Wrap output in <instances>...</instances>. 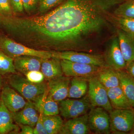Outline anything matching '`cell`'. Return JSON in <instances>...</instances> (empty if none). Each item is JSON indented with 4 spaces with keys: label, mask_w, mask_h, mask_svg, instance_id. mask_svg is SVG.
I'll list each match as a JSON object with an SVG mask.
<instances>
[{
    "label": "cell",
    "mask_w": 134,
    "mask_h": 134,
    "mask_svg": "<svg viewBox=\"0 0 134 134\" xmlns=\"http://www.w3.org/2000/svg\"><path fill=\"white\" fill-rule=\"evenodd\" d=\"M8 84L28 102L33 103L39 109L48 93L47 83H34L25 76L11 74L8 78Z\"/></svg>",
    "instance_id": "obj_1"
},
{
    "label": "cell",
    "mask_w": 134,
    "mask_h": 134,
    "mask_svg": "<svg viewBox=\"0 0 134 134\" xmlns=\"http://www.w3.org/2000/svg\"><path fill=\"white\" fill-rule=\"evenodd\" d=\"M0 49L14 59L23 55H31L43 59L52 57L51 52L33 49L2 34L0 35Z\"/></svg>",
    "instance_id": "obj_2"
},
{
    "label": "cell",
    "mask_w": 134,
    "mask_h": 134,
    "mask_svg": "<svg viewBox=\"0 0 134 134\" xmlns=\"http://www.w3.org/2000/svg\"><path fill=\"white\" fill-rule=\"evenodd\" d=\"M60 114L68 120L88 114L93 108L86 94L81 98H66L59 103Z\"/></svg>",
    "instance_id": "obj_3"
},
{
    "label": "cell",
    "mask_w": 134,
    "mask_h": 134,
    "mask_svg": "<svg viewBox=\"0 0 134 134\" xmlns=\"http://www.w3.org/2000/svg\"><path fill=\"white\" fill-rule=\"evenodd\" d=\"M111 133L130 132L134 124V109H113L110 112Z\"/></svg>",
    "instance_id": "obj_4"
},
{
    "label": "cell",
    "mask_w": 134,
    "mask_h": 134,
    "mask_svg": "<svg viewBox=\"0 0 134 134\" xmlns=\"http://www.w3.org/2000/svg\"><path fill=\"white\" fill-rule=\"evenodd\" d=\"M87 95L93 107H102L109 113L113 110L107 89L100 83L96 75L89 77Z\"/></svg>",
    "instance_id": "obj_5"
},
{
    "label": "cell",
    "mask_w": 134,
    "mask_h": 134,
    "mask_svg": "<svg viewBox=\"0 0 134 134\" xmlns=\"http://www.w3.org/2000/svg\"><path fill=\"white\" fill-rule=\"evenodd\" d=\"M90 132L95 134H109L110 130L109 112L100 107H94L88 113Z\"/></svg>",
    "instance_id": "obj_6"
},
{
    "label": "cell",
    "mask_w": 134,
    "mask_h": 134,
    "mask_svg": "<svg viewBox=\"0 0 134 134\" xmlns=\"http://www.w3.org/2000/svg\"><path fill=\"white\" fill-rule=\"evenodd\" d=\"M52 57L73 62L107 67L103 54H95L76 51L52 52Z\"/></svg>",
    "instance_id": "obj_7"
},
{
    "label": "cell",
    "mask_w": 134,
    "mask_h": 134,
    "mask_svg": "<svg viewBox=\"0 0 134 134\" xmlns=\"http://www.w3.org/2000/svg\"><path fill=\"white\" fill-rule=\"evenodd\" d=\"M103 54L107 67L115 70L125 69L126 62L120 48L117 35L108 42Z\"/></svg>",
    "instance_id": "obj_8"
},
{
    "label": "cell",
    "mask_w": 134,
    "mask_h": 134,
    "mask_svg": "<svg viewBox=\"0 0 134 134\" xmlns=\"http://www.w3.org/2000/svg\"><path fill=\"white\" fill-rule=\"evenodd\" d=\"M61 63L63 74L71 77H90L96 75L102 68H104L64 59L61 60Z\"/></svg>",
    "instance_id": "obj_9"
},
{
    "label": "cell",
    "mask_w": 134,
    "mask_h": 134,
    "mask_svg": "<svg viewBox=\"0 0 134 134\" xmlns=\"http://www.w3.org/2000/svg\"><path fill=\"white\" fill-rule=\"evenodd\" d=\"M1 100L11 112L15 113L26 105L27 101L8 84H4L1 92Z\"/></svg>",
    "instance_id": "obj_10"
},
{
    "label": "cell",
    "mask_w": 134,
    "mask_h": 134,
    "mask_svg": "<svg viewBox=\"0 0 134 134\" xmlns=\"http://www.w3.org/2000/svg\"><path fill=\"white\" fill-rule=\"evenodd\" d=\"M72 77L63 75L48 81V93L59 103L68 97Z\"/></svg>",
    "instance_id": "obj_11"
},
{
    "label": "cell",
    "mask_w": 134,
    "mask_h": 134,
    "mask_svg": "<svg viewBox=\"0 0 134 134\" xmlns=\"http://www.w3.org/2000/svg\"><path fill=\"white\" fill-rule=\"evenodd\" d=\"M88 113L67 120L63 122L59 134H88L90 133L88 125Z\"/></svg>",
    "instance_id": "obj_12"
},
{
    "label": "cell",
    "mask_w": 134,
    "mask_h": 134,
    "mask_svg": "<svg viewBox=\"0 0 134 134\" xmlns=\"http://www.w3.org/2000/svg\"><path fill=\"white\" fill-rule=\"evenodd\" d=\"M13 114L15 121L17 125H29L34 127L38 120L39 109L33 103L27 101L23 109Z\"/></svg>",
    "instance_id": "obj_13"
},
{
    "label": "cell",
    "mask_w": 134,
    "mask_h": 134,
    "mask_svg": "<svg viewBox=\"0 0 134 134\" xmlns=\"http://www.w3.org/2000/svg\"><path fill=\"white\" fill-rule=\"evenodd\" d=\"M43 58L31 56L23 55L14 59L16 70L23 75L31 71L40 70Z\"/></svg>",
    "instance_id": "obj_14"
},
{
    "label": "cell",
    "mask_w": 134,
    "mask_h": 134,
    "mask_svg": "<svg viewBox=\"0 0 134 134\" xmlns=\"http://www.w3.org/2000/svg\"><path fill=\"white\" fill-rule=\"evenodd\" d=\"M14 114L10 112L0 100V134L16 133L19 130L15 124Z\"/></svg>",
    "instance_id": "obj_15"
},
{
    "label": "cell",
    "mask_w": 134,
    "mask_h": 134,
    "mask_svg": "<svg viewBox=\"0 0 134 134\" xmlns=\"http://www.w3.org/2000/svg\"><path fill=\"white\" fill-rule=\"evenodd\" d=\"M120 48L126 62L134 60V36L117 29Z\"/></svg>",
    "instance_id": "obj_16"
},
{
    "label": "cell",
    "mask_w": 134,
    "mask_h": 134,
    "mask_svg": "<svg viewBox=\"0 0 134 134\" xmlns=\"http://www.w3.org/2000/svg\"><path fill=\"white\" fill-rule=\"evenodd\" d=\"M40 71L43 73L47 81L63 75L61 60L52 57L43 59Z\"/></svg>",
    "instance_id": "obj_17"
},
{
    "label": "cell",
    "mask_w": 134,
    "mask_h": 134,
    "mask_svg": "<svg viewBox=\"0 0 134 134\" xmlns=\"http://www.w3.org/2000/svg\"><path fill=\"white\" fill-rule=\"evenodd\" d=\"M120 81V86L134 108V78L125 69L116 70Z\"/></svg>",
    "instance_id": "obj_18"
},
{
    "label": "cell",
    "mask_w": 134,
    "mask_h": 134,
    "mask_svg": "<svg viewBox=\"0 0 134 134\" xmlns=\"http://www.w3.org/2000/svg\"><path fill=\"white\" fill-rule=\"evenodd\" d=\"M110 103L113 109H133L120 86L107 89Z\"/></svg>",
    "instance_id": "obj_19"
},
{
    "label": "cell",
    "mask_w": 134,
    "mask_h": 134,
    "mask_svg": "<svg viewBox=\"0 0 134 134\" xmlns=\"http://www.w3.org/2000/svg\"><path fill=\"white\" fill-rule=\"evenodd\" d=\"M89 77H72L70 84L68 98H80L86 95L88 90Z\"/></svg>",
    "instance_id": "obj_20"
},
{
    "label": "cell",
    "mask_w": 134,
    "mask_h": 134,
    "mask_svg": "<svg viewBox=\"0 0 134 134\" xmlns=\"http://www.w3.org/2000/svg\"><path fill=\"white\" fill-rule=\"evenodd\" d=\"M100 83L107 89L120 86L117 71L110 67L102 68L96 75Z\"/></svg>",
    "instance_id": "obj_21"
},
{
    "label": "cell",
    "mask_w": 134,
    "mask_h": 134,
    "mask_svg": "<svg viewBox=\"0 0 134 134\" xmlns=\"http://www.w3.org/2000/svg\"><path fill=\"white\" fill-rule=\"evenodd\" d=\"M110 18L112 23L117 29L134 36V18L117 16L110 12Z\"/></svg>",
    "instance_id": "obj_22"
},
{
    "label": "cell",
    "mask_w": 134,
    "mask_h": 134,
    "mask_svg": "<svg viewBox=\"0 0 134 134\" xmlns=\"http://www.w3.org/2000/svg\"><path fill=\"white\" fill-rule=\"evenodd\" d=\"M43 121L48 134H59L64 122L61 116L59 115H43Z\"/></svg>",
    "instance_id": "obj_23"
},
{
    "label": "cell",
    "mask_w": 134,
    "mask_h": 134,
    "mask_svg": "<svg viewBox=\"0 0 134 134\" xmlns=\"http://www.w3.org/2000/svg\"><path fill=\"white\" fill-rule=\"evenodd\" d=\"M14 59L10 58L0 49V75L3 76L16 74L14 65Z\"/></svg>",
    "instance_id": "obj_24"
},
{
    "label": "cell",
    "mask_w": 134,
    "mask_h": 134,
    "mask_svg": "<svg viewBox=\"0 0 134 134\" xmlns=\"http://www.w3.org/2000/svg\"><path fill=\"white\" fill-rule=\"evenodd\" d=\"M113 13L117 16L134 18V0H125L114 9Z\"/></svg>",
    "instance_id": "obj_25"
},
{
    "label": "cell",
    "mask_w": 134,
    "mask_h": 134,
    "mask_svg": "<svg viewBox=\"0 0 134 134\" xmlns=\"http://www.w3.org/2000/svg\"><path fill=\"white\" fill-rule=\"evenodd\" d=\"M44 115H55L60 114L59 103L55 101L49 93H47L42 104Z\"/></svg>",
    "instance_id": "obj_26"
},
{
    "label": "cell",
    "mask_w": 134,
    "mask_h": 134,
    "mask_svg": "<svg viewBox=\"0 0 134 134\" xmlns=\"http://www.w3.org/2000/svg\"><path fill=\"white\" fill-rule=\"evenodd\" d=\"M65 0H43L39 8L40 14H43L48 12L56 6H58Z\"/></svg>",
    "instance_id": "obj_27"
},
{
    "label": "cell",
    "mask_w": 134,
    "mask_h": 134,
    "mask_svg": "<svg viewBox=\"0 0 134 134\" xmlns=\"http://www.w3.org/2000/svg\"><path fill=\"white\" fill-rule=\"evenodd\" d=\"M24 75L28 81L33 83H41L45 80L44 75L40 70L31 71Z\"/></svg>",
    "instance_id": "obj_28"
},
{
    "label": "cell",
    "mask_w": 134,
    "mask_h": 134,
    "mask_svg": "<svg viewBox=\"0 0 134 134\" xmlns=\"http://www.w3.org/2000/svg\"><path fill=\"white\" fill-rule=\"evenodd\" d=\"M43 116L41 105L39 108V115L38 120L35 127L34 129V134H48L43 124Z\"/></svg>",
    "instance_id": "obj_29"
},
{
    "label": "cell",
    "mask_w": 134,
    "mask_h": 134,
    "mask_svg": "<svg viewBox=\"0 0 134 134\" xmlns=\"http://www.w3.org/2000/svg\"><path fill=\"white\" fill-rule=\"evenodd\" d=\"M0 15L7 16L14 15L9 0H0Z\"/></svg>",
    "instance_id": "obj_30"
},
{
    "label": "cell",
    "mask_w": 134,
    "mask_h": 134,
    "mask_svg": "<svg viewBox=\"0 0 134 134\" xmlns=\"http://www.w3.org/2000/svg\"><path fill=\"white\" fill-rule=\"evenodd\" d=\"M24 9L26 14H32L37 8L38 0H22Z\"/></svg>",
    "instance_id": "obj_31"
},
{
    "label": "cell",
    "mask_w": 134,
    "mask_h": 134,
    "mask_svg": "<svg viewBox=\"0 0 134 134\" xmlns=\"http://www.w3.org/2000/svg\"><path fill=\"white\" fill-rule=\"evenodd\" d=\"M10 3L15 16H20L24 13L22 0H9Z\"/></svg>",
    "instance_id": "obj_32"
},
{
    "label": "cell",
    "mask_w": 134,
    "mask_h": 134,
    "mask_svg": "<svg viewBox=\"0 0 134 134\" xmlns=\"http://www.w3.org/2000/svg\"><path fill=\"white\" fill-rule=\"evenodd\" d=\"M21 131L19 134H34V127L27 125L18 124Z\"/></svg>",
    "instance_id": "obj_33"
},
{
    "label": "cell",
    "mask_w": 134,
    "mask_h": 134,
    "mask_svg": "<svg viewBox=\"0 0 134 134\" xmlns=\"http://www.w3.org/2000/svg\"><path fill=\"white\" fill-rule=\"evenodd\" d=\"M125 69L134 78V60L127 63Z\"/></svg>",
    "instance_id": "obj_34"
},
{
    "label": "cell",
    "mask_w": 134,
    "mask_h": 134,
    "mask_svg": "<svg viewBox=\"0 0 134 134\" xmlns=\"http://www.w3.org/2000/svg\"><path fill=\"white\" fill-rule=\"evenodd\" d=\"M3 79L2 76L0 75V92H1L2 90L3 86Z\"/></svg>",
    "instance_id": "obj_35"
},
{
    "label": "cell",
    "mask_w": 134,
    "mask_h": 134,
    "mask_svg": "<svg viewBox=\"0 0 134 134\" xmlns=\"http://www.w3.org/2000/svg\"><path fill=\"white\" fill-rule=\"evenodd\" d=\"M130 133L131 134H134V124L133 127V129H132V131L130 132Z\"/></svg>",
    "instance_id": "obj_36"
},
{
    "label": "cell",
    "mask_w": 134,
    "mask_h": 134,
    "mask_svg": "<svg viewBox=\"0 0 134 134\" xmlns=\"http://www.w3.org/2000/svg\"><path fill=\"white\" fill-rule=\"evenodd\" d=\"M43 0H38L40 2H41L43 1Z\"/></svg>",
    "instance_id": "obj_37"
}]
</instances>
